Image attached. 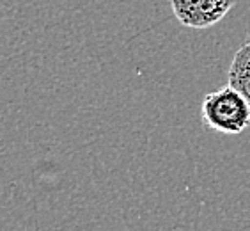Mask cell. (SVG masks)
Listing matches in <instances>:
<instances>
[{"label": "cell", "mask_w": 250, "mask_h": 231, "mask_svg": "<svg viewBox=\"0 0 250 231\" xmlns=\"http://www.w3.org/2000/svg\"><path fill=\"white\" fill-rule=\"evenodd\" d=\"M229 71L250 73V43H245L243 46L238 48V52L234 53V59H232Z\"/></svg>", "instance_id": "cell-4"}, {"label": "cell", "mask_w": 250, "mask_h": 231, "mask_svg": "<svg viewBox=\"0 0 250 231\" xmlns=\"http://www.w3.org/2000/svg\"><path fill=\"white\" fill-rule=\"evenodd\" d=\"M227 84H231L236 91L241 92V96L249 101L250 105V73H227Z\"/></svg>", "instance_id": "cell-3"}, {"label": "cell", "mask_w": 250, "mask_h": 231, "mask_svg": "<svg viewBox=\"0 0 250 231\" xmlns=\"http://www.w3.org/2000/svg\"><path fill=\"white\" fill-rule=\"evenodd\" d=\"M201 116L206 128L220 134L236 135L250 125V105L231 84L208 92L202 100Z\"/></svg>", "instance_id": "cell-1"}, {"label": "cell", "mask_w": 250, "mask_h": 231, "mask_svg": "<svg viewBox=\"0 0 250 231\" xmlns=\"http://www.w3.org/2000/svg\"><path fill=\"white\" fill-rule=\"evenodd\" d=\"M236 0H170L176 18L192 29H206L231 11Z\"/></svg>", "instance_id": "cell-2"}]
</instances>
